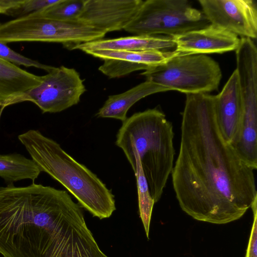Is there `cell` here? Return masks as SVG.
Wrapping results in <instances>:
<instances>
[{"mask_svg":"<svg viewBox=\"0 0 257 257\" xmlns=\"http://www.w3.org/2000/svg\"><path fill=\"white\" fill-rule=\"evenodd\" d=\"M73 202L67 192L34 183L0 187V254L51 257L64 216Z\"/></svg>","mask_w":257,"mask_h":257,"instance_id":"obj_2","label":"cell"},{"mask_svg":"<svg viewBox=\"0 0 257 257\" xmlns=\"http://www.w3.org/2000/svg\"><path fill=\"white\" fill-rule=\"evenodd\" d=\"M42 78L0 58V107L20 103L24 93L38 85Z\"/></svg>","mask_w":257,"mask_h":257,"instance_id":"obj_14","label":"cell"},{"mask_svg":"<svg viewBox=\"0 0 257 257\" xmlns=\"http://www.w3.org/2000/svg\"><path fill=\"white\" fill-rule=\"evenodd\" d=\"M58 0H23L9 16L21 17L36 12L56 3Z\"/></svg>","mask_w":257,"mask_h":257,"instance_id":"obj_21","label":"cell"},{"mask_svg":"<svg viewBox=\"0 0 257 257\" xmlns=\"http://www.w3.org/2000/svg\"><path fill=\"white\" fill-rule=\"evenodd\" d=\"M22 2L23 0H0V14L9 15Z\"/></svg>","mask_w":257,"mask_h":257,"instance_id":"obj_23","label":"cell"},{"mask_svg":"<svg viewBox=\"0 0 257 257\" xmlns=\"http://www.w3.org/2000/svg\"><path fill=\"white\" fill-rule=\"evenodd\" d=\"M0 58L15 65L27 67H33L43 69L48 73L54 67L42 64L39 62L26 57L9 48L6 44L0 42Z\"/></svg>","mask_w":257,"mask_h":257,"instance_id":"obj_20","label":"cell"},{"mask_svg":"<svg viewBox=\"0 0 257 257\" xmlns=\"http://www.w3.org/2000/svg\"><path fill=\"white\" fill-rule=\"evenodd\" d=\"M85 53L104 60L98 70L110 78L124 76L133 72L147 70L161 64L178 53L160 50L123 51L94 50Z\"/></svg>","mask_w":257,"mask_h":257,"instance_id":"obj_10","label":"cell"},{"mask_svg":"<svg viewBox=\"0 0 257 257\" xmlns=\"http://www.w3.org/2000/svg\"><path fill=\"white\" fill-rule=\"evenodd\" d=\"M105 33L79 21H61L25 16L0 23V42L60 43L67 48L102 39Z\"/></svg>","mask_w":257,"mask_h":257,"instance_id":"obj_7","label":"cell"},{"mask_svg":"<svg viewBox=\"0 0 257 257\" xmlns=\"http://www.w3.org/2000/svg\"><path fill=\"white\" fill-rule=\"evenodd\" d=\"M210 24L202 12L187 0H148L124 30L135 35L173 37Z\"/></svg>","mask_w":257,"mask_h":257,"instance_id":"obj_6","label":"cell"},{"mask_svg":"<svg viewBox=\"0 0 257 257\" xmlns=\"http://www.w3.org/2000/svg\"><path fill=\"white\" fill-rule=\"evenodd\" d=\"M172 123L155 108L133 114L122 122L115 141L131 164L138 158L155 203L171 174L175 150Z\"/></svg>","mask_w":257,"mask_h":257,"instance_id":"obj_3","label":"cell"},{"mask_svg":"<svg viewBox=\"0 0 257 257\" xmlns=\"http://www.w3.org/2000/svg\"><path fill=\"white\" fill-rule=\"evenodd\" d=\"M85 91L83 80L75 69L54 67L42 76L38 85L24 93L20 102H33L43 113L58 112L77 104Z\"/></svg>","mask_w":257,"mask_h":257,"instance_id":"obj_8","label":"cell"},{"mask_svg":"<svg viewBox=\"0 0 257 257\" xmlns=\"http://www.w3.org/2000/svg\"><path fill=\"white\" fill-rule=\"evenodd\" d=\"M136 178L140 216L147 237L149 238L150 225L155 202L151 195L148 184L140 161L135 158L130 164Z\"/></svg>","mask_w":257,"mask_h":257,"instance_id":"obj_18","label":"cell"},{"mask_svg":"<svg viewBox=\"0 0 257 257\" xmlns=\"http://www.w3.org/2000/svg\"><path fill=\"white\" fill-rule=\"evenodd\" d=\"M18 139L41 171L61 183L93 216L100 219L108 218L115 210L111 190L56 142L35 130L20 135Z\"/></svg>","mask_w":257,"mask_h":257,"instance_id":"obj_4","label":"cell"},{"mask_svg":"<svg viewBox=\"0 0 257 257\" xmlns=\"http://www.w3.org/2000/svg\"><path fill=\"white\" fill-rule=\"evenodd\" d=\"M182 116L171 173L180 208L198 221L222 224L238 220L257 198L254 170L223 139L214 95L186 94Z\"/></svg>","mask_w":257,"mask_h":257,"instance_id":"obj_1","label":"cell"},{"mask_svg":"<svg viewBox=\"0 0 257 257\" xmlns=\"http://www.w3.org/2000/svg\"><path fill=\"white\" fill-rule=\"evenodd\" d=\"M171 37L180 54H221L236 50L240 42L236 35L211 24Z\"/></svg>","mask_w":257,"mask_h":257,"instance_id":"obj_12","label":"cell"},{"mask_svg":"<svg viewBox=\"0 0 257 257\" xmlns=\"http://www.w3.org/2000/svg\"><path fill=\"white\" fill-rule=\"evenodd\" d=\"M211 25L241 38L257 37V6L253 0H199Z\"/></svg>","mask_w":257,"mask_h":257,"instance_id":"obj_9","label":"cell"},{"mask_svg":"<svg viewBox=\"0 0 257 257\" xmlns=\"http://www.w3.org/2000/svg\"><path fill=\"white\" fill-rule=\"evenodd\" d=\"M169 90L165 87L146 80L124 92L109 96L96 116L112 118L123 122L127 118L128 109L137 101L150 95Z\"/></svg>","mask_w":257,"mask_h":257,"instance_id":"obj_16","label":"cell"},{"mask_svg":"<svg viewBox=\"0 0 257 257\" xmlns=\"http://www.w3.org/2000/svg\"><path fill=\"white\" fill-rule=\"evenodd\" d=\"M41 172L31 159L21 154H0V177L8 184L25 179L34 181Z\"/></svg>","mask_w":257,"mask_h":257,"instance_id":"obj_17","label":"cell"},{"mask_svg":"<svg viewBox=\"0 0 257 257\" xmlns=\"http://www.w3.org/2000/svg\"><path fill=\"white\" fill-rule=\"evenodd\" d=\"M86 0H58L41 11L28 16L61 21L78 20L84 8Z\"/></svg>","mask_w":257,"mask_h":257,"instance_id":"obj_19","label":"cell"},{"mask_svg":"<svg viewBox=\"0 0 257 257\" xmlns=\"http://www.w3.org/2000/svg\"><path fill=\"white\" fill-rule=\"evenodd\" d=\"M214 107L219 132L224 141L231 144L238 135L243 112L235 70L221 92L214 95Z\"/></svg>","mask_w":257,"mask_h":257,"instance_id":"obj_13","label":"cell"},{"mask_svg":"<svg viewBox=\"0 0 257 257\" xmlns=\"http://www.w3.org/2000/svg\"><path fill=\"white\" fill-rule=\"evenodd\" d=\"M146 80L186 94L208 93L217 89L222 78L218 63L204 54L178 53L140 74Z\"/></svg>","mask_w":257,"mask_h":257,"instance_id":"obj_5","label":"cell"},{"mask_svg":"<svg viewBox=\"0 0 257 257\" xmlns=\"http://www.w3.org/2000/svg\"><path fill=\"white\" fill-rule=\"evenodd\" d=\"M173 48H175V44L171 37L134 35L82 43L74 46L71 49H78L85 52L94 50L169 51Z\"/></svg>","mask_w":257,"mask_h":257,"instance_id":"obj_15","label":"cell"},{"mask_svg":"<svg viewBox=\"0 0 257 257\" xmlns=\"http://www.w3.org/2000/svg\"><path fill=\"white\" fill-rule=\"evenodd\" d=\"M4 109H5L4 107H3V106L0 107V120H1L2 115V113H3Z\"/></svg>","mask_w":257,"mask_h":257,"instance_id":"obj_24","label":"cell"},{"mask_svg":"<svg viewBox=\"0 0 257 257\" xmlns=\"http://www.w3.org/2000/svg\"><path fill=\"white\" fill-rule=\"evenodd\" d=\"M143 3L142 0H86L78 20L105 34L124 29Z\"/></svg>","mask_w":257,"mask_h":257,"instance_id":"obj_11","label":"cell"},{"mask_svg":"<svg viewBox=\"0 0 257 257\" xmlns=\"http://www.w3.org/2000/svg\"><path fill=\"white\" fill-rule=\"evenodd\" d=\"M250 208L253 212V222L245 257H257V198L253 201Z\"/></svg>","mask_w":257,"mask_h":257,"instance_id":"obj_22","label":"cell"}]
</instances>
